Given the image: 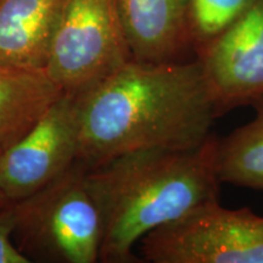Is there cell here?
<instances>
[{
  "label": "cell",
  "mask_w": 263,
  "mask_h": 263,
  "mask_svg": "<svg viewBox=\"0 0 263 263\" xmlns=\"http://www.w3.org/2000/svg\"><path fill=\"white\" fill-rule=\"evenodd\" d=\"M15 229L14 202L0 207V263H29L20 251L12 235Z\"/></svg>",
  "instance_id": "obj_13"
},
{
  "label": "cell",
  "mask_w": 263,
  "mask_h": 263,
  "mask_svg": "<svg viewBox=\"0 0 263 263\" xmlns=\"http://www.w3.org/2000/svg\"><path fill=\"white\" fill-rule=\"evenodd\" d=\"M116 0H66L44 72L81 97L130 61Z\"/></svg>",
  "instance_id": "obj_4"
},
{
  "label": "cell",
  "mask_w": 263,
  "mask_h": 263,
  "mask_svg": "<svg viewBox=\"0 0 263 263\" xmlns=\"http://www.w3.org/2000/svg\"><path fill=\"white\" fill-rule=\"evenodd\" d=\"M14 242L29 261L99 262L100 213L78 161L44 188L14 202Z\"/></svg>",
  "instance_id": "obj_3"
},
{
  "label": "cell",
  "mask_w": 263,
  "mask_h": 263,
  "mask_svg": "<svg viewBox=\"0 0 263 263\" xmlns=\"http://www.w3.org/2000/svg\"><path fill=\"white\" fill-rule=\"evenodd\" d=\"M66 0H0V67L44 71Z\"/></svg>",
  "instance_id": "obj_9"
},
{
  "label": "cell",
  "mask_w": 263,
  "mask_h": 263,
  "mask_svg": "<svg viewBox=\"0 0 263 263\" xmlns=\"http://www.w3.org/2000/svg\"><path fill=\"white\" fill-rule=\"evenodd\" d=\"M61 94L44 71L0 67V151L27 133Z\"/></svg>",
  "instance_id": "obj_10"
},
{
  "label": "cell",
  "mask_w": 263,
  "mask_h": 263,
  "mask_svg": "<svg viewBox=\"0 0 263 263\" xmlns=\"http://www.w3.org/2000/svg\"><path fill=\"white\" fill-rule=\"evenodd\" d=\"M116 5L133 60L161 64L195 59L189 58V0H116Z\"/></svg>",
  "instance_id": "obj_8"
},
{
  "label": "cell",
  "mask_w": 263,
  "mask_h": 263,
  "mask_svg": "<svg viewBox=\"0 0 263 263\" xmlns=\"http://www.w3.org/2000/svg\"><path fill=\"white\" fill-rule=\"evenodd\" d=\"M254 0H189L188 26L197 58L246 11Z\"/></svg>",
  "instance_id": "obj_12"
},
{
  "label": "cell",
  "mask_w": 263,
  "mask_h": 263,
  "mask_svg": "<svg viewBox=\"0 0 263 263\" xmlns=\"http://www.w3.org/2000/svg\"><path fill=\"white\" fill-rule=\"evenodd\" d=\"M0 153H2V151H0ZM8 203H10V201H9V200H6V197L4 196V194H3L2 190H0V207L8 205Z\"/></svg>",
  "instance_id": "obj_14"
},
{
  "label": "cell",
  "mask_w": 263,
  "mask_h": 263,
  "mask_svg": "<svg viewBox=\"0 0 263 263\" xmlns=\"http://www.w3.org/2000/svg\"><path fill=\"white\" fill-rule=\"evenodd\" d=\"M196 59L218 116L263 98V0H254Z\"/></svg>",
  "instance_id": "obj_7"
},
{
  "label": "cell",
  "mask_w": 263,
  "mask_h": 263,
  "mask_svg": "<svg viewBox=\"0 0 263 263\" xmlns=\"http://www.w3.org/2000/svg\"><path fill=\"white\" fill-rule=\"evenodd\" d=\"M218 117L197 59H132L80 97L77 161L85 167L140 149H193Z\"/></svg>",
  "instance_id": "obj_1"
},
{
  "label": "cell",
  "mask_w": 263,
  "mask_h": 263,
  "mask_svg": "<svg viewBox=\"0 0 263 263\" xmlns=\"http://www.w3.org/2000/svg\"><path fill=\"white\" fill-rule=\"evenodd\" d=\"M80 97L62 93L31 129L0 153V190L16 202L44 188L77 161Z\"/></svg>",
  "instance_id": "obj_6"
},
{
  "label": "cell",
  "mask_w": 263,
  "mask_h": 263,
  "mask_svg": "<svg viewBox=\"0 0 263 263\" xmlns=\"http://www.w3.org/2000/svg\"><path fill=\"white\" fill-rule=\"evenodd\" d=\"M151 263H263V217L218 200L157 227L140 239Z\"/></svg>",
  "instance_id": "obj_5"
},
{
  "label": "cell",
  "mask_w": 263,
  "mask_h": 263,
  "mask_svg": "<svg viewBox=\"0 0 263 263\" xmlns=\"http://www.w3.org/2000/svg\"><path fill=\"white\" fill-rule=\"evenodd\" d=\"M218 138L193 149L149 147L85 167V182L100 213L99 261L140 262L134 246L157 227L218 200Z\"/></svg>",
  "instance_id": "obj_2"
},
{
  "label": "cell",
  "mask_w": 263,
  "mask_h": 263,
  "mask_svg": "<svg viewBox=\"0 0 263 263\" xmlns=\"http://www.w3.org/2000/svg\"><path fill=\"white\" fill-rule=\"evenodd\" d=\"M251 106L254 120L218 139L217 167L221 183L263 190V98Z\"/></svg>",
  "instance_id": "obj_11"
}]
</instances>
